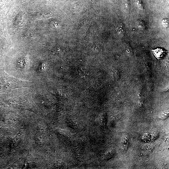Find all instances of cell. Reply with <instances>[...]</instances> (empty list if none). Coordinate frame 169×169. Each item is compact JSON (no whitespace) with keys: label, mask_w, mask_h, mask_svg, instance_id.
I'll use <instances>...</instances> for the list:
<instances>
[{"label":"cell","mask_w":169,"mask_h":169,"mask_svg":"<svg viewBox=\"0 0 169 169\" xmlns=\"http://www.w3.org/2000/svg\"><path fill=\"white\" fill-rule=\"evenodd\" d=\"M128 139L127 137H125L123 139L121 142V145L122 149L126 150L127 148L128 144Z\"/></svg>","instance_id":"obj_5"},{"label":"cell","mask_w":169,"mask_h":169,"mask_svg":"<svg viewBox=\"0 0 169 169\" xmlns=\"http://www.w3.org/2000/svg\"><path fill=\"white\" fill-rule=\"evenodd\" d=\"M124 8L126 13L129 14L130 10V0H123Z\"/></svg>","instance_id":"obj_4"},{"label":"cell","mask_w":169,"mask_h":169,"mask_svg":"<svg viewBox=\"0 0 169 169\" xmlns=\"http://www.w3.org/2000/svg\"><path fill=\"white\" fill-rule=\"evenodd\" d=\"M115 33L120 37L123 36L125 33V28L123 24L121 23L117 24L115 28Z\"/></svg>","instance_id":"obj_3"},{"label":"cell","mask_w":169,"mask_h":169,"mask_svg":"<svg viewBox=\"0 0 169 169\" xmlns=\"http://www.w3.org/2000/svg\"><path fill=\"white\" fill-rule=\"evenodd\" d=\"M168 113L167 112H163L160 114L159 117L162 119H165L168 116Z\"/></svg>","instance_id":"obj_8"},{"label":"cell","mask_w":169,"mask_h":169,"mask_svg":"<svg viewBox=\"0 0 169 169\" xmlns=\"http://www.w3.org/2000/svg\"><path fill=\"white\" fill-rule=\"evenodd\" d=\"M3 54L1 50H0V70L3 69Z\"/></svg>","instance_id":"obj_7"},{"label":"cell","mask_w":169,"mask_h":169,"mask_svg":"<svg viewBox=\"0 0 169 169\" xmlns=\"http://www.w3.org/2000/svg\"><path fill=\"white\" fill-rule=\"evenodd\" d=\"M162 23L165 28L168 27L169 25L168 19L167 18L163 19L162 21Z\"/></svg>","instance_id":"obj_9"},{"label":"cell","mask_w":169,"mask_h":169,"mask_svg":"<svg viewBox=\"0 0 169 169\" xmlns=\"http://www.w3.org/2000/svg\"><path fill=\"white\" fill-rule=\"evenodd\" d=\"M3 32V25L2 21L0 18V34H1Z\"/></svg>","instance_id":"obj_10"},{"label":"cell","mask_w":169,"mask_h":169,"mask_svg":"<svg viewBox=\"0 0 169 169\" xmlns=\"http://www.w3.org/2000/svg\"><path fill=\"white\" fill-rule=\"evenodd\" d=\"M136 2L138 7L141 10H143L144 6L141 0H136Z\"/></svg>","instance_id":"obj_6"},{"label":"cell","mask_w":169,"mask_h":169,"mask_svg":"<svg viewBox=\"0 0 169 169\" xmlns=\"http://www.w3.org/2000/svg\"><path fill=\"white\" fill-rule=\"evenodd\" d=\"M155 57L158 59H161L165 56L167 51L164 49L161 48H157L152 50Z\"/></svg>","instance_id":"obj_2"},{"label":"cell","mask_w":169,"mask_h":169,"mask_svg":"<svg viewBox=\"0 0 169 169\" xmlns=\"http://www.w3.org/2000/svg\"><path fill=\"white\" fill-rule=\"evenodd\" d=\"M1 45V40L0 39V47Z\"/></svg>","instance_id":"obj_11"},{"label":"cell","mask_w":169,"mask_h":169,"mask_svg":"<svg viewBox=\"0 0 169 169\" xmlns=\"http://www.w3.org/2000/svg\"><path fill=\"white\" fill-rule=\"evenodd\" d=\"M30 82L14 78L6 73L3 69L0 70V94L7 93L18 88L31 86Z\"/></svg>","instance_id":"obj_1"}]
</instances>
